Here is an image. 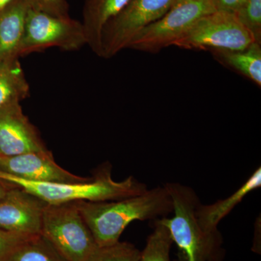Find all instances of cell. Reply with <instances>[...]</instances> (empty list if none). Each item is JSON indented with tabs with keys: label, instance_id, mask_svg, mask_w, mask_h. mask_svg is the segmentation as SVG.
I'll list each match as a JSON object with an SVG mask.
<instances>
[{
	"label": "cell",
	"instance_id": "obj_1",
	"mask_svg": "<svg viewBox=\"0 0 261 261\" xmlns=\"http://www.w3.org/2000/svg\"><path fill=\"white\" fill-rule=\"evenodd\" d=\"M98 246L119 242L122 233L135 221H155L173 213V202L165 187L118 200L75 202Z\"/></svg>",
	"mask_w": 261,
	"mask_h": 261
},
{
	"label": "cell",
	"instance_id": "obj_2",
	"mask_svg": "<svg viewBox=\"0 0 261 261\" xmlns=\"http://www.w3.org/2000/svg\"><path fill=\"white\" fill-rule=\"evenodd\" d=\"M173 202V216L158 219L178 247V261H223L224 239L219 230L205 231L197 216L200 198L192 187L177 182L164 185Z\"/></svg>",
	"mask_w": 261,
	"mask_h": 261
},
{
	"label": "cell",
	"instance_id": "obj_3",
	"mask_svg": "<svg viewBox=\"0 0 261 261\" xmlns=\"http://www.w3.org/2000/svg\"><path fill=\"white\" fill-rule=\"evenodd\" d=\"M112 166L106 163L87 181L78 183L25 181L0 171V180L23 189L47 204L90 201L118 200L144 193L148 190L145 184L128 176L121 181L112 178Z\"/></svg>",
	"mask_w": 261,
	"mask_h": 261
},
{
	"label": "cell",
	"instance_id": "obj_4",
	"mask_svg": "<svg viewBox=\"0 0 261 261\" xmlns=\"http://www.w3.org/2000/svg\"><path fill=\"white\" fill-rule=\"evenodd\" d=\"M41 235L67 261H88L99 247L75 202L46 204Z\"/></svg>",
	"mask_w": 261,
	"mask_h": 261
},
{
	"label": "cell",
	"instance_id": "obj_5",
	"mask_svg": "<svg viewBox=\"0 0 261 261\" xmlns=\"http://www.w3.org/2000/svg\"><path fill=\"white\" fill-rule=\"evenodd\" d=\"M215 11L212 0H178L163 17L139 32L128 48L159 53L173 46L196 22Z\"/></svg>",
	"mask_w": 261,
	"mask_h": 261
},
{
	"label": "cell",
	"instance_id": "obj_6",
	"mask_svg": "<svg viewBox=\"0 0 261 261\" xmlns=\"http://www.w3.org/2000/svg\"><path fill=\"white\" fill-rule=\"evenodd\" d=\"M86 44L82 23L70 17L55 16L30 7L16 56L19 58L49 47L75 51Z\"/></svg>",
	"mask_w": 261,
	"mask_h": 261
},
{
	"label": "cell",
	"instance_id": "obj_7",
	"mask_svg": "<svg viewBox=\"0 0 261 261\" xmlns=\"http://www.w3.org/2000/svg\"><path fill=\"white\" fill-rule=\"evenodd\" d=\"M178 0H128L105 25L101 37L100 58H113L128 48L142 29L166 14Z\"/></svg>",
	"mask_w": 261,
	"mask_h": 261
},
{
	"label": "cell",
	"instance_id": "obj_8",
	"mask_svg": "<svg viewBox=\"0 0 261 261\" xmlns=\"http://www.w3.org/2000/svg\"><path fill=\"white\" fill-rule=\"evenodd\" d=\"M255 42L233 13L215 11L201 18L173 44L181 49L242 50Z\"/></svg>",
	"mask_w": 261,
	"mask_h": 261
},
{
	"label": "cell",
	"instance_id": "obj_9",
	"mask_svg": "<svg viewBox=\"0 0 261 261\" xmlns=\"http://www.w3.org/2000/svg\"><path fill=\"white\" fill-rule=\"evenodd\" d=\"M46 202L13 186L0 200V230L25 238L41 235Z\"/></svg>",
	"mask_w": 261,
	"mask_h": 261
},
{
	"label": "cell",
	"instance_id": "obj_10",
	"mask_svg": "<svg viewBox=\"0 0 261 261\" xmlns=\"http://www.w3.org/2000/svg\"><path fill=\"white\" fill-rule=\"evenodd\" d=\"M0 171L14 177L35 182L78 183L89 181L57 164L48 149L13 156L0 155Z\"/></svg>",
	"mask_w": 261,
	"mask_h": 261
},
{
	"label": "cell",
	"instance_id": "obj_11",
	"mask_svg": "<svg viewBox=\"0 0 261 261\" xmlns=\"http://www.w3.org/2000/svg\"><path fill=\"white\" fill-rule=\"evenodd\" d=\"M47 149L20 103L0 109V155L13 156Z\"/></svg>",
	"mask_w": 261,
	"mask_h": 261
},
{
	"label": "cell",
	"instance_id": "obj_12",
	"mask_svg": "<svg viewBox=\"0 0 261 261\" xmlns=\"http://www.w3.org/2000/svg\"><path fill=\"white\" fill-rule=\"evenodd\" d=\"M128 0H85L83 8V27L87 44L99 57L101 37L105 25L116 16Z\"/></svg>",
	"mask_w": 261,
	"mask_h": 261
},
{
	"label": "cell",
	"instance_id": "obj_13",
	"mask_svg": "<svg viewBox=\"0 0 261 261\" xmlns=\"http://www.w3.org/2000/svg\"><path fill=\"white\" fill-rule=\"evenodd\" d=\"M260 187L261 169L258 167L245 183L227 198L209 205L200 204L197 208V216L201 226L207 231L219 229V223L243 200L245 197Z\"/></svg>",
	"mask_w": 261,
	"mask_h": 261
},
{
	"label": "cell",
	"instance_id": "obj_14",
	"mask_svg": "<svg viewBox=\"0 0 261 261\" xmlns=\"http://www.w3.org/2000/svg\"><path fill=\"white\" fill-rule=\"evenodd\" d=\"M30 7L28 0H13L0 12V61L17 56Z\"/></svg>",
	"mask_w": 261,
	"mask_h": 261
},
{
	"label": "cell",
	"instance_id": "obj_15",
	"mask_svg": "<svg viewBox=\"0 0 261 261\" xmlns=\"http://www.w3.org/2000/svg\"><path fill=\"white\" fill-rule=\"evenodd\" d=\"M18 57L0 61V109L20 103L29 95V84Z\"/></svg>",
	"mask_w": 261,
	"mask_h": 261
},
{
	"label": "cell",
	"instance_id": "obj_16",
	"mask_svg": "<svg viewBox=\"0 0 261 261\" xmlns=\"http://www.w3.org/2000/svg\"><path fill=\"white\" fill-rule=\"evenodd\" d=\"M261 44L252 43L242 50H213L214 58L261 87Z\"/></svg>",
	"mask_w": 261,
	"mask_h": 261
},
{
	"label": "cell",
	"instance_id": "obj_17",
	"mask_svg": "<svg viewBox=\"0 0 261 261\" xmlns=\"http://www.w3.org/2000/svg\"><path fill=\"white\" fill-rule=\"evenodd\" d=\"M7 261H67L42 235L23 242Z\"/></svg>",
	"mask_w": 261,
	"mask_h": 261
},
{
	"label": "cell",
	"instance_id": "obj_18",
	"mask_svg": "<svg viewBox=\"0 0 261 261\" xmlns=\"http://www.w3.org/2000/svg\"><path fill=\"white\" fill-rule=\"evenodd\" d=\"M154 229L147 238L145 249L141 251L140 261H171L170 251L173 241L168 228L153 221Z\"/></svg>",
	"mask_w": 261,
	"mask_h": 261
},
{
	"label": "cell",
	"instance_id": "obj_19",
	"mask_svg": "<svg viewBox=\"0 0 261 261\" xmlns=\"http://www.w3.org/2000/svg\"><path fill=\"white\" fill-rule=\"evenodd\" d=\"M141 251L133 244L118 242L99 247L88 261H140Z\"/></svg>",
	"mask_w": 261,
	"mask_h": 261
},
{
	"label": "cell",
	"instance_id": "obj_20",
	"mask_svg": "<svg viewBox=\"0 0 261 261\" xmlns=\"http://www.w3.org/2000/svg\"><path fill=\"white\" fill-rule=\"evenodd\" d=\"M234 15L255 42L261 44V0H247Z\"/></svg>",
	"mask_w": 261,
	"mask_h": 261
},
{
	"label": "cell",
	"instance_id": "obj_21",
	"mask_svg": "<svg viewBox=\"0 0 261 261\" xmlns=\"http://www.w3.org/2000/svg\"><path fill=\"white\" fill-rule=\"evenodd\" d=\"M31 8L58 17H69L66 0H28Z\"/></svg>",
	"mask_w": 261,
	"mask_h": 261
},
{
	"label": "cell",
	"instance_id": "obj_22",
	"mask_svg": "<svg viewBox=\"0 0 261 261\" xmlns=\"http://www.w3.org/2000/svg\"><path fill=\"white\" fill-rule=\"evenodd\" d=\"M29 238L0 230V261L8 260L15 249Z\"/></svg>",
	"mask_w": 261,
	"mask_h": 261
},
{
	"label": "cell",
	"instance_id": "obj_23",
	"mask_svg": "<svg viewBox=\"0 0 261 261\" xmlns=\"http://www.w3.org/2000/svg\"><path fill=\"white\" fill-rule=\"evenodd\" d=\"M216 11L226 12L233 13L242 6L247 0H212Z\"/></svg>",
	"mask_w": 261,
	"mask_h": 261
},
{
	"label": "cell",
	"instance_id": "obj_24",
	"mask_svg": "<svg viewBox=\"0 0 261 261\" xmlns=\"http://www.w3.org/2000/svg\"><path fill=\"white\" fill-rule=\"evenodd\" d=\"M12 187H13V185H10L8 182L0 180V200L4 198L5 196L7 195V193Z\"/></svg>",
	"mask_w": 261,
	"mask_h": 261
},
{
	"label": "cell",
	"instance_id": "obj_25",
	"mask_svg": "<svg viewBox=\"0 0 261 261\" xmlns=\"http://www.w3.org/2000/svg\"><path fill=\"white\" fill-rule=\"evenodd\" d=\"M13 0H0V12L8 6V5L12 3Z\"/></svg>",
	"mask_w": 261,
	"mask_h": 261
}]
</instances>
